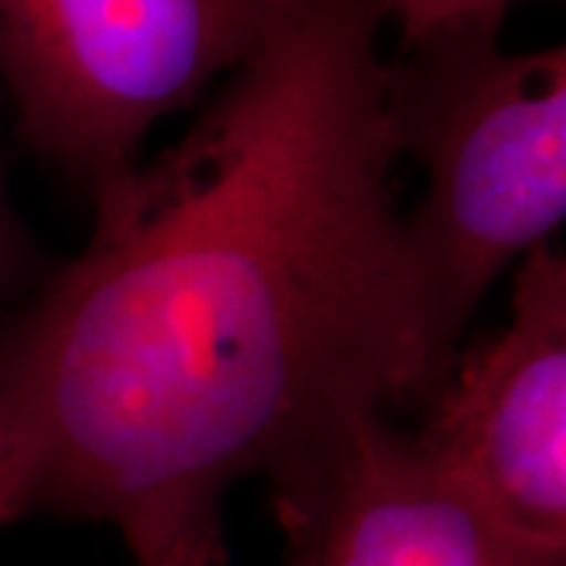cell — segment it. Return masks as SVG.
<instances>
[{
  "label": "cell",
  "mask_w": 566,
  "mask_h": 566,
  "mask_svg": "<svg viewBox=\"0 0 566 566\" xmlns=\"http://www.w3.org/2000/svg\"><path fill=\"white\" fill-rule=\"evenodd\" d=\"M281 0H0V82L32 151L95 199L227 80Z\"/></svg>",
  "instance_id": "cell-3"
},
{
  "label": "cell",
  "mask_w": 566,
  "mask_h": 566,
  "mask_svg": "<svg viewBox=\"0 0 566 566\" xmlns=\"http://www.w3.org/2000/svg\"><path fill=\"white\" fill-rule=\"evenodd\" d=\"M13 520H17V510H13V497H10L7 485L0 482V526H7V523H13Z\"/></svg>",
  "instance_id": "cell-9"
},
{
  "label": "cell",
  "mask_w": 566,
  "mask_h": 566,
  "mask_svg": "<svg viewBox=\"0 0 566 566\" xmlns=\"http://www.w3.org/2000/svg\"><path fill=\"white\" fill-rule=\"evenodd\" d=\"M227 560V547H223V535L214 538H189L180 545L167 547L161 554L133 560V566H223Z\"/></svg>",
  "instance_id": "cell-8"
},
{
  "label": "cell",
  "mask_w": 566,
  "mask_h": 566,
  "mask_svg": "<svg viewBox=\"0 0 566 566\" xmlns=\"http://www.w3.org/2000/svg\"><path fill=\"white\" fill-rule=\"evenodd\" d=\"M378 0H281L182 139L102 189L88 243L0 324L17 520L107 523L133 560L274 504L447 375L403 211Z\"/></svg>",
  "instance_id": "cell-1"
},
{
  "label": "cell",
  "mask_w": 566,
  "mask_h": 566,
  "mask_svg": "<svg viewBox=\"0 0 566 566\" xmlns=\"http://www.w3.org/2000/svg\"><path fill=\"white\" fill-rule=\"evenodd\" d=\"M400 158L422 170L406 249L447 363L488 290L566 218V51H506L494 29L400 41L385 57Z\"/></svg>",
  "instance_id": "cell-2"
},
{
  "label": "cell",
  "mask_w": 566,
  "mask_h": 566,
  "mask_svg": "<svg viewBox=\"0 0 566 566\" xmlns=\"http://www.w3.org/2000/svg\"><path fill=\"white\" fill-rule=\"evenodd\" d=\"M274 506L286 566H566L494 523L387 416L363 419Z\"/></svg>",
  "instance_id": "cell-5"
},
{
  "label": "cell",
  "mask_w": 566,
  "mask_h": 566,
  "mask_svg": "<svg viewBox=\"0 0 566 566\" xmlns=\"http://www.w3.org/2000/svg\"><path fill=\"white\" fill-rule=\"evenodd\" d=\"M494 523L566 554V259L516 264L506 322L457 353L412 431Z\"/></svg>",
  "instance_id": "cell-4"
},
{
  "label": "cell",
  "mask_w": 566,
  "mask_h": 566,
  "mask_svg": "<svg viewBox=\"0 0 566 566\" xmlns=\"http://www.w3.org/2000/svg\"><path fill=\"white\" fill-rule=\"evenodd\" d=\"M41 281L29 237L22 230L13 202L7 196L3 164H0V324Z\"/></svg>",
  "instance_id": "cell-7"
},
{
  "label": "cell",
  "mask_w": 566,
  "mask_h": 566,
  "mask_svg": "<svg viewBox=\"0 0 566 566\" xmlns=\"http://www.w3.org/2000/svg\"><path fill=\"white\" fill-rule=\"evenodd\" d=\"M516 0H378L381 20L394 22L400 41H419L453 29L501 32L506 10Z\"/></svg>",
  "instance_id": "cell-6"
}]
</instances>
